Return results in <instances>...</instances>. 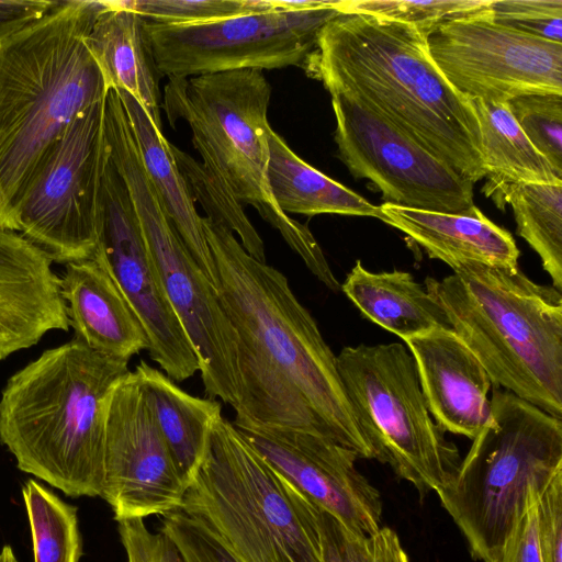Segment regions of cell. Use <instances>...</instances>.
I'll return each instance as SVG.
<instances>
[{
    "label": "cell",
    "instance_id": "6da1fadb",
    "mask_svg": "<svg viewBox=\"0 0 562 562\" xmlns=\"http://www.w3.org/2000/svg\"><path fill=\"white\" fill-rule=\"evenodd\" d=\"M217 296L237 336L235 425L327 437L374 459L342 386L336 355L277 268L250 256L221 223L202 217Z\"/></svg>",
    "mask_w": 562,
    "mask_h": 562
},
{
    "label": "cell",
    "instance_id": "7a4b0ae2",
    "mask_svg": "<svg viewBox=\"0 0 562 562\" xmlns=\"http://www.w3.org/2000/svg\"><path fill=\"white\" fill-rule=\"evenodd\" d=\"M304 70L328 92L380 113L464 179L485 177L471 101L440 74L416 27L339 13L322 29Z\"/></svg>",
    "mask_w": 562,
    "mask_h": 562
},
{
    "label": "cell",
    "instance_id": "3957f363",
    "mask_svg": "<svg viewBox=\"0 0 562 562\" xmlns=\"http://www.w3.org/2000/svg\"><path fill=\"white\" fill-rule=\"evenodd\" d=\"M106 1L67 0L0 42V228L71 124L111 90L86 37Z\"/></svg>",
    "mask_w": 562,
    "mask_h": 562
},
{
    "label": "cell",
    "instance_id": "277c9868",
    "mask_svg": "<svg viewBox=\"0 0 562 562\" xmlns=\"http://www.w3.org/2000/svg\"><path fill=\"white\" fill-rule=\"evenodd\" d=\"M130 371L75 337L15 372L0 396V441L18 468L67 496H101L108 397Z\"/></svg>",
    "mask_w": 562,
    "mask_h": 562
},
{
    "label": "cell",
    "instance_id": "5b68a950",
    "mask_svg": "<svg viewBox=\"0 0 562 562\" xmlns=\"http://www.w3.org/2000/svg\"><path fill=\"white\" fill-rule=\"evenodd\" d=\"M427 292L479 359L492 386L562 419V293L519 267L468 263Z\"/></svg>",
    "mask_w": 562,
    "mask_h": 562
},
{
    "label": "cell",
    "instance_id": "8992f818",
    "mask_svg": "<svg viewBox=\"0 0 562 562\" xmlns=\"http://www.w3.org/2000/svg\"><path fill=\"white\" fill-rule=\"evenodd\" d=\"M271 87L260 69L168 78L161 108L170 125L183 120L202 167L239 205H251L276 228L307 269L329 290L340 291L308 227L282 212L268 181Z\"/></svg>",
    "mask_w": 562,
    "mask_h": 562
},
{
    "label": "cell",
    "instance_id": "52a82bcc",
    "mask_svg": "<svg viewBox=\"0 0 562 562\" xmlns=\"http://www.w3.org/2000/svg\"><path fill=\"white\" fill-rule=\"evenodd\" d=\"M181 512L207 526L243 562H325L321 509L223 415L211 427Z\"/></svg>",
    "mask_w": 562,
    "mask_h": 562
},
{
    "label": "cell",
    "instance_id": "ba28073f",
    "mask_svg": "<svg viewBox=\"0 0 562 562\" xmlns=\"http://www.w3.org/2000/svg\"><path fill=\"white\" fill-rule=\"evenodd\" d=\"M561 471L562 419L492 386L485 425L437 495L472 557L492 562L514 525Z\"/></svg>",
    "mask_w": 562,
    "mask_h": 562
},
{
    "label": "cell",
    "instance_id": "9c48e42d",
    "mask_svg": "<svg viewBox=\"0 0 562 562\" xmlns=\"http://www.w3.org/2000/svg\"><path fill=\"white\" fill-rule=\"evenodd\" d=\"M339 376L374 459L423 496L454 477L461 458L426 405L414 359L400 342L347 346Z\"/></svg>",
    "mask_w": 562,
    "mask_h": 562
},
{
    "label": "cell",
    "instance_id": "30bf717a",
    "mask_svg": "<svg viewBox=\"0 0 562 562\" xmlns=\"http://www.w3.org/2000/svg\"><path fill=\"white\" fill-rule=\"evenodd\" d=\"M109 156L124 180L164 292L196 356L209 398L234 407L238 400L237 336L215 286L167 216L144 168L131 126L106 132Z\"/></svg>",
    "mask_w": 562,
    "mask_h": 562
},
{
    "label": "cell",
    "instance_id": "8fae6325",
    "mask_svg": "<svg viewBox=\"0 0 562 562\" xmlns=\"http://www.w3.org/2000/svg\"><path fill=\"white\" fill-rule=\"evenodd\" d=\"M273 9L198 24L147 21L159 71L189 78L240 69L305 67L324 25L337 16L329 4L307 10Z\"/></svg>",
    "mask_w": 562,
    "mask_h": 562
},
{
    "label": "cell",
    "instance_id": "7c38bea8",
    "mask_svg": "<svg viewBox=\"0 0 562 562\" xmlns=\"http://www.w3.org/2000/svg\"><path fill=\"white\" fill-rule=\"evenodd\" d=\"M104 102L87 110L67 130L18 213L15 232L53 262L92 259L97 249L102 180L109 159Z\"/></svg>",
    "mask_w": 562,
    "mask_h": 562
},
{
    "label": "cell",
    "instance_id": "4fadbf2b",
    "mask_svg": "<svg viewBox=\"0 0 562 562\" xmlns=\"http://www.w3.org/2000/svg\"><path fill=\"white\" fill-rule=\"evenodd\" d=\"M329 93L341 161L355 178L371 181L386 203L448 214L475 206L474 183L360 100Z\"/></svg>",
    "mask_w": 562,
    "mask_h": 562
},
{
    "label": "cell",
    "instance_id": "5bb4252c",
    "mask_svg": "<svg viewBox=\"0 0 562 562\" xmlns=\"http://www.w3.org/2000/svg\"><path fill=\"white\" fill-rule=\"evenodd\" d=\"M426 42L440 74L468 100L562 94V43L496 24L490 15L446 23Z\"/></svg>",
    "mask_w": 562,
    "mask_h": 562
},
{
    "label": "cell",
    "instance_id": "9a60e30c",
    "mask_svg": "<svg viewBox=\"0 0 562 562\" xmlns=\"http://www.w3.org/2000/svg\"><path fill=\"white\" fill-rule=\"evenodd\" d=\"M119 286L148 339V353L176 382L199 372L192 345L172 310L147 249L127 187L110 156L102 180L93 258Z\"/></svg>",
    "mask_w": 562,
    "mask_h": 562
},
{
    "label": "cell",
    "instance_id": "2e32d148",
    "mask_svg": "<svg viewBox=\"0 0 562 562\" xmlns=\"http://www.w3.org/2000/svg\"><path fill=\"white\" fill-rule=\"evenodd\" d=\"M188 485L157 426L138 374L130 371L108 397L101 497L116 521L144 519L181 510Z\"/></svg>",
    "mask_w": 562,
    "mask_h": 562
},
{
    "label": "cell",
    "instance_id": "e0dca14e",
    "mask_svg": "<svg viewBox=\"0 0 562 562\" xmlns=\"http://www.w3.org/2000/svg\"><path fill=\"white\" fill-rule=\"evenodd\" d=\"M234 426L316 507L349 531L370 536L381 528L380 493L356 468L359 456L353 450L310 432L248 424Z\"/></svg>",
    "mask_w": 562,
    "mask_h": 562
},
{
    "label": "cell",
    "instance_id": "ac0fdd59",
    "mask_svg": "<svg viewBox=\"0 0 562 562\" xmlns=\"http://www.w3.org/2000/svg\"><path fill=\"white\" fill-rule=\"evenodd\" d=\"M52 259L20 233L0 228V361L69 329L60 278Z\"/></svg>",
    "mask_w": 562,
    "mask_h": 562
},
{
    "label": "cell",
    "instance_id": "d6986e66",
    "mask_svg": "<svg viewBox=\"0 0 562 562\" xmlns=\"http://www.w3.org/2000/svg\"><path fill=\"white\" fill-rule=\"evenodd\" d=\"M435 423L445 432L473 440L490 415L491 379L450 327L405 341Z\"/></svg>",
    "mask_w": 562,
    "mask_h": 562
},
{
    "label": "cell",
    "instance_id": "ffe728a7",
    "mask_svg": "<svg viewBox=\"0 0 562 562\" xmlns=\"http://www.w3.org/2000/svg\"><path fill=\"white\" fill-rule=\"evenodd\" d=\"M60 286L75 337L89 348L128 361L148 349L138 317L94 259L67 263Z\"/></svg>",
    "mask_w": 562,
    "mask_h": 562
},
{
    "label": "cell",
    "instance_id": "44dd1931",
    "mask_svg": "<svg viewBox=\"0 0 562 562\" xmlns=\"http://www.w3.org/2000/svg\"><path fill=\"white\" fill-rule=\"evenodd\" d=\"M383 222L406 234L432 259L452 271L468 263L518 268L520 251L512 234L488 220L476 206L448 214L380 205Z\"/></svg>",
    "mask_w": 562,
    "mask_h": 562
},
{
    "label": "cell",
    "instance_id": "7402d4cb",
    "mask_svg": "<svg viewBox=\"0 0 562 562\" xmlns=\"http://www.w3.org/2000/svg\"><path fill=\"white\" fill-rule=\"evenodd\" d=\"M146 25L147 20L124 7L122 1H106L86 37V44L110 89L124 90L134 97L162 131L159 81L164 76L157 66Z\"/></svg>",
    "mask_w": 562,
    "mask_h": 562
},
{
    "label": "cell",
    "instance_id": "603a6c76",
    "mask_svg": "<svg viewBox=\"0 0 562 562\" xmlns=\"http://www.w3.org/2000/svg\"><path fill=\"white\" fill-rule=\"evenodd\" d=\"M115 91L132 127L144 168L167 216L191 256L216 286V268L205 239L202 216L195 209L193 195L175 158L171 144L134 97L124 90Z\"/></svg>",
    "mask_w": 562,
    "mask_h": 562
},
{
    "label": "cell",
    "instance_id": "cb8c5ba5",
    "mask_svg": "<svg viewBox=\"0 0 562 562\" xmlns=\"http://www.w3.org/2000/svg\"><path fill=\"white\" fill-rule=\"evenodd\" d=\"M340 291L363 317L404 341L449 327L440 306L409 272H372L357 260Z\"/></svg>",
    "mask_w": 562,
    "mask_h": 562
},
{
    "label": "cell",
    "instance_id": "d4e9b609",
    "mask_svg": "<svg viewBox=\"0 0 562 562\" xmlns=\"http://www.w3.org/2000/svg\"><path fill=\"white\" fill-rule=\"evenodd\" d=\"M157 426L188 484L201 465L213 423L222 415L217 400L183 391L164 371L140 361L135 368Z\"/></svg>",
    "mask_w": 562,
    "mask_h": 562
},
{
    "label": "cell",
    "instance_id": "484cf974",
    "mask_svg": "<svg viewBox=\"0 0 562 562\" xmlns=\"http://www.w3.org/2000/svg\"><path fill=\"white\" fill-rule=\"evenodd\" d=\"M268 145L269 186L277 205L285 214H341L383 221L380 206L305 162L272 128Z\"/></svg>",
    "mask_w": 562,
    "mask_h": 562
},
{
    "label": "cell",
    "instance_id": "4316f807",
    "mask_svg": "<svg viewBox=\"0 0 562 562\" xmlns=\"http://www.w3.org/2000/svg\"><path fill=\"white\" fill-rule=\"evenodd\" d=\"M470 101L479 124L486 195L496 200L514 183L562 184V173L528 140L506 103Z\"/></svg>",
    "mask_w": 562,
    "mask_h": 562
},
{
    "label": "cell",
    "instance_id": "83f0119b",
    "mask_svg": "<svg viewBox=\"0 0 562 562\" xmlns=\"http://www.w3.org/2000/svg\"><path fill=\"white\" fill-rule=\"evenodd\" d=\"M495 202L512 206L517 234L537 252L552 286L562 291V184L514 183Z\"/></svg>",
    "mask_w": 562,
    "mask_h": 562
},
{
    "label": "cell",
    "instance_id": "f1b7e54d",
    "mask_svg": "<svg viewBox=\"0 0 562 562\" xmlns=\"http://www.w3.org/2000/svg\"><path fill=\"white\" fill-rule=\"evenodd\" d=\"M33 543L34 562H79L82 541L77 507L34 480L22 490Z\"/></svg>",
    "mask_w": 562,
    "mask_h": 562
},
{
    "label": "cell",
    "instance_id": "f546056e",
    "mask_svg": "<svg viewBox=\"0 0 562 562\" xmlns=\"http://www.w3.org/2000/svg\"><path fill=\"white\" fill-rule=\"evenodd\" d=\"M493 0H340L333 7L340 13H361L416 27L427 36L454 20L490 15Z\"/></svg>",
    "mask_w": 562,
    "mask_h": 562
},
{
    "label": "cell",
    "instance_id": "4dcf8cb0",
    "mask_svg": "<svg viewBox=\"0 0 562 562\" xmlns=\"http://www.w3.org/2000/svg\"><path fill=\"white\" fill-rule=\"evenodd\" d=\"M178 166L183 173L193 199H198L206 217L216 221L239 237L243 248L254 258L266 262L265 244L245 215L241 205L221 190L202 165L171 145Z\"/></svg>",
    "mask_w": 562,
    "mask_h": 562
},
{
    "label": "cell",
    "instance_id": "1f68e13d",
    "mask_svg": "<svg viewBox=\"0 0 562 562\" xmlns=\"http://www.w3.org/2000/svg\"><path fill=\"white\" fill-rule=\"evenodd\" d=\"M321 528L325 562H409L398 536L389 527L359 536L321 510Z\"/></svg>",
    "mask_w": 562,
    "mask_h": 562
},
{
    "label": "cell",
    "instance_id": "d6a6232c",
    "mask_svg": "<svg viewBox=\"0 0 562 562\" xmlns=\"http://www.w3.org/2000/svg\"><path fill=\"white\" fill-rule=\"evenodd\" d=\"M506 104L532 146L562 173V94H526Z\"/></svg>",
    "mask_w": 562,
    "mask_h": 562
},
{
    "label": "cell",
    "instance_id": "836d02e7",
    "mask_svg": "<svg viewBox=\"0 0 562 562\" xmlns=\"http://www.w3.org/2000/svg\"><path fill=\"white\" fill-rule=\"evenodd\" d=\"M122 3L147 21L161 24H198L273 9L271 0H133Z\"/></svg>",
    "mask_w": 562,
    "mask_h": 562
},
{
    "label": "cell",
    "instance_id": "e575fe53",
    "mask_svg": "<svg viewBox=\"0 0 562 562\" xmlns=\"http://www.w3.org/2000/svg\"><path fill=\"white\" fill-rule=\"evenodd\" d=\"M490 19L521 33L562 43V0H493Z\"/></svg>",
    "mask_w": 562,
    "mask_h": 562
},
{
    "label": "cell",
    "instance_id": "d590c367",
    "mask_svg": "<svg viewBox=\"0 0 562 562\" xmlns=\"http://www.w3.org/2000/svg\"><path fill=\"white\" fill-rule=\"evenodd\" d=\"M162 517L159 530L172 540L184 562H243L214 531L183 512Z\"/></svg>",
    "mask_w": 562,
    "mask_h": 562
},
{
    "label": "cell",
    "instance_id": "8d00e7d4",
    "mask_svg": "<svg viewBox=\"0 0 562 562\" xmlns=\"http://www.w3.org/2000/svg\"><path fill=\"white\" fill-rule=\"evenodd\" d=\"M126 562H184L172 540L160 530L153 532L142 518L117 521Z\"/></svg>",
    "mask_w": 562,
    "mask_h": 562
},
{
    "label": "cell",
    "instance_id": "74e56055",
    "mask_svg": "<svg viewBox=\"0 0 562 562\" xmlns=\"http://www.w3.org/2000/svg\"><path fill=\"white\" fill-rule=\"evenodd\" d=\"M537 512L541 562H562V471L542 491Z\"/></svg>",
    "mask_w": 562,
    "mask_h": 562
},
{
    "label": "cell",
    "instance_id": "f35d334b",
    "mask_svg": "<svg viewBox=\"0 0 562 562\" xmlns=\"http://www.w3.org/2000/svg\"><path fill=\"white\" fill-rule=\"evenodd\" d=\"M538 499L539 497L531 503L514 525L492 562H541L538 546Z\"/></svg>",
    "mask_w": 562,
    "mask_h": 562
},
{
    "label": "cell",
    "instance_id": "ab89813d",
    "mask_svg": "<svg viewBox=\"0 0 562 562\" xmlns=\"http://www.w3.org/2000/svg\"><path fill=\"white\" fill-rule=\"evenodd\" d=\"M60 1L0 0V42L54 10Z\"/></svg>",
    "mask_w": 562,
    "mask_h": 562
},
{
    "label": "cell",
    "instance_id": "60d3db41",
    "mask_svg": "<svg viewBox=\"0 0 562 562\" xmlns=\"http://www.w3.org/2000/svg\"><path fill=\"white\" fill-rule=\"evenodd\" d=\"M0 562H18L10 546H4L0 552Z\"/></svg>",
    "mask_w": 562,
    "mask_h": 562
}]
</instances>
